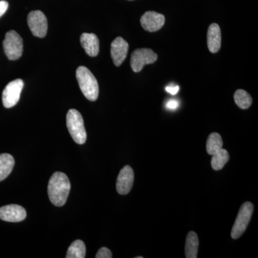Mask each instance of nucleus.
Segmentation results:
<instances>
[{"mask_svg": "<svg viewBox=\"0 0 258 258\" xmlns=\"http://www.w3.org/2000/svg\"><path fill=\"white\" fill-rule=\"evenodd\" d=\"M140 22L144 30L151 32H157L164 26L165 17L156 12L149 11L142 15Z\"/></svg>", "mask_w": 258, "mask_h": 258, "instance_id": "1a4fd4ad", "label": "nucleus"}, {"mask_svg": "<svg viewBox=\"0 0 258 258\" xmlns=\"http://www.w3.org/2000/svg\"><path fill=\"white\" fill-rule=\"evenodd\" d=\"M166 91L171 95H176L179 92V88L178 86H169L166 88Z\"/></svg>", "mask_w": 258, "mask_h": 258, "instance_id": "b1692460", "label": "nucleus"}, {"mask_svg": "<svg viewBox=\"0 0 258 258\" xmlns=\"http://www.w3.org/2000/svg\"><path fill=\"white\" fill-rule=\"evenodd\" d=\"M3 47L5 55L10 60H16L21 57L23 52V40L20 35L15 31L10 30L7 32L3 41Z\"/></svg>", "mask_w": 258, "mask_h": 258, "instance_id": "39448f33", "label": "nucleus"}, {"mask_svg": "<svg viewBox=\"0 0 258 258\" xmlns=\"http://www.w3.org/2000/svg\"><path fill=\"white\" fill-rule=\"evenodd\" d=\"M199 247L198 236L191 231L186 236L185 244V257L186 258L198 257Z\"/></svg>", "mask_w": 258, "mask_h": 258, "instance_id": "2eb2a0df", "label": "nucleus"}, {"mask_svg": "<svg viewBox=\"0 0 258 258\" xmlns=\"http://www.w3.org/2000/svg\"><path fill=\"white\" fill-rule=\"evenodd\" d=\"M179 102L176 101V100H169V101L166 103V106L168 109L169 110H176V108L179 106Z\"/></svg>", "mask_w": 258, "mask_h": 258, "instance_id": "4be33fe9", "label": "nucleus"}, {"mask_svg": "<svg viewBox=\"0 0 258 258\" xmlns=\"http://www.w3.org/2000/svg\"><path fill=\"white\" fill-rule=\"evenodd\" d=\"M27 217V212L22 206L10 205L0 208V220L9 222L23 221Z\"/></svg>", "mask_w": 258, "mask_h": 258, "instance_id": "9b49d317", "label": "nucleus"}, {"mask_svg": "<svg viewBox=\"0 0 258 258\" xmlns=\"http://www.w3.org/2000/svg\"><path fill=\"white\" fill-rule=\"evenodd\" d=\"M128 51V44L122 37H118L112 42L111 55L113 63L118 67L126 58Z\"/></svg>", "mask_w": 258, "mask_h": 258, "instance_id": "f8f14e48", "label": "nucleus"}, {"mask_svg": "<svg viewBox=\"0 0 258 258\" xmlns=\"http://www.w3.org/2000/svg\"><path fill=\"white\" fill-rule=\"evenodd\" d=\"M81 44L86 54L91 57H96L99 53V40L95 34L83 33L81 36Z\"/></svg>", "mask_w": 258, "mask_h": 258, "instance_id": "ddd939ff", "label": "nucleus"}, {"mask_svg": "<svg viewBox=\"0 0 258 258\" xmlns=\"http://www.w3.org/2000/svg\"><path fill=\"white\" fill-rule=\"evenodd\" d=\"M253 210V205L249 202L244 203L242 205L231 232V237L232 239L237 240L243 235L250 221Z\"/></svg>", "mask_w": 258, "mask_h": 258, "instance_id": "20e7f679", "label": "nucleus"}, {"mask_svg": "<svg viewBox=\"0 0 258 258\" xmlns=\"http://www.w3.org/2000/svg\"><path fill=\"white\" fill-rule=\"evenodd\" d=\"M211 165L215 170L219 171L223 169L225 164L230 159V155L225 149H222L212 155Z\"/></svg>", "mask_w": 258, "mask_h": 258, "instance_id": "f3484780", "label": "nucleus"}, {"mask_svg": "<svg viewBox=\"0 0 258 258\" xmlns=\"http://www.w3.org/2000/svg\"><path fill=\"white\" fill-rule=\"evenodd\" d=\"M157 53L149 48L137 49L131 57V67L134 72H141L146 64H152L157 60Z\"/></svg>", "mask_w": 258, "mask_h": 258, "instance_id": "423d86ee", "label": "nucleus"}, {"mask_svg": "<svg viewBox=\"0 0 258 258\" xmlns=\"http://www.w3.org/2000/svg\"><path fill=\"white\" fill-rule=\"evenodd\" d=\"M76 79L85 97L89 101H96L99 87L98 81L89 69L85 66H80L76 71Z\"/></svg>", "mask_w": 258, "mask_h": 258, "instance_id": "f03ea898", "label": "nucleus"}, {"mask_svg": "<svg viewBox=\"0 0 258 258\" xmlns=\"http://www.w3.org/2000/svg\"><path fill=\"white\" fill-rule=\"evenodd\" d=\"M111 250L107 247H101L97 252L96 258H111Z\"/></svg>", "mask_w": 258, "mask_h": 258, "instance_id": "412c9836", "label": "nucleus"}, {"mask_svg": "<svg viewBox=\"0 0 258 258\" xmlns=\"http://www.w3.org/2000/svg\"><path fill=\"white\" fill-rule=\"evenodd\" d=\"M223 146V142L221 136L217 133H212L209 136L208 142H207V152L210 155L220 151Z\"/></svg>", "mask_w": 258, "mask_h": 258, "instance_id": "6ab92c4d", "label": "nucleus"}, {"mask_svg": "<svg viewBox=\"0 0 258 258\" xmlns=\"http://www.w3.org/2000/svg\"><path fill=\"white\" fill-rule=\"evenodd\" d=\"M71 182L64 173H54L49 180L47 193L51 203L55 206H63L69 198Z\"/></svg>", "mask_w": 258, "mask_h": 258, "instance_id": "f257e3e1", "label": "nucleus"}, {"mask_svg": "<svg viewBox=\"0 0 258 258\" xmlns=\"http://www.w3.org/2000/svg\"><path fill=\"white\" fill-rule=\"evenodd\" d=\"M15 166V159L9 154H0V181L11 174Z\"/></svg>", "mask_w": 258, "mask_h": 258, "instance_id": "dca6fc26", "label": "nucleus"}, {"mask_svg": "<svg viewBox=\"0 0 258 258\" xmlns=\"http://www.w3.org/2000/svg\"><path fill=\"white\" fill-rule=\"evenodd\" d=\"M66 124L71 137L76 144H85L87 139L82 115L76 109L69 110L66 116Z\"/></svg>", "mask_w": 258, "mask_h": 258, "instance_id": "7ed1b4c3", "label": "nucleus"}, {"mask_svg": "<svg viewBox=\"0 0 258 258\" xmlns=\"http://www.w3.org/2000/svg\"><path fill=\"white\" fill-rule=\"evenodd\" d=\"M24 87L23 80L17 79L7 85L3 93V103L5 108L15 106L20 100Z\"/></svg>", "mask_w": 258, "mask_h": 258, "instance_id": "0eeeda50", "label": "nucleus"}, {"mask_svg": "<svg viewBox=\"0 0 258 258\" xmlns=\"http://www.w3.org/2000/svg\"><path fill=\"white\" fill-rule=\"evenodd\" d=\"M234 99L237 106L242 109H247L252 105V97L247 91L239 89L234 95Z\"/></svg>", "mask_w": 258, "mask_h": 258, "instance_id": "aec40b11", "label": "nucleus"}, {"mask_svg": "<svg viewBox=\"0 0 258 258\" xmlns=\"http://www.w3.org/2000/svg\"><path fill=\"white\" fill-rule=\"evenodd\" d=\"M28 23L34 36L40 38L45 37L48 25L46 17L42 12L39 10L30 12L28 17Z\"/></svg>", "mask_w": 258, "mask_h": 258, "instance_id": "6e6552de", "label": "nucleus"}, {"mask_svg": "<svg viewBox=\"0 0 258 258\" xmlns=\"http://www.w3.org/2000/svg\"><path fill=\"white\" fill-rule=\"evenodd\" d=\"M221 30L216 23H212L208 31V46L212 53H216L221 47Z\"/></svg>", "mask_w": 258, "mask_h": 258, "instance_id": "4468645a", "label": "nucleus"}, {"mask_svg": "<svg viewBox=\"0 0 258 258\" xmlns=\"http://www.w3.org/2000/svg\"><path fill=\"white\" fill-rule=\"evenodd\" d=\"M134 173L130 166H125L120 170L116 181V190L119 195H125L130 192L133 186Z\"/></svg>", "mask_w": 258, "mask_h": 258, "instance_id": "9d476101", "label": "nucleus"}, {"mask_svg": "<svg viewBox=\"0 0 258 258\" xmlns=\"http://www.w3.org/2000/svg\"><path fill=\"white\" fill-rule=\"evenodd\" d=\"M86 245L82 240L74 241L68 249L66 258H84L86 257Z\"/></svg>", "mask_w": 258, "mask_h": 258, "instance_id": "a211bd4d", "label": "nucleus"}, {"mask_svg": "<svg viewBox=\"0 0 258 258\" xmlns=\"http://www.w3.org/2000/svg\"><path fill=\"white\" fill-rule=\"evenodd\" d=\"M8 7H9V5H8V2L4 1V0L0 1V18L6 13Z\"/></svg>", "mask_w": 258, "mask_h": 258, "instance_id": "5701e85b", "label": "nucleus"}]
</instances>
